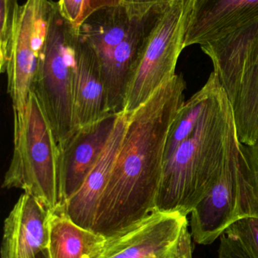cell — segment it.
I'll return each mask as SVG.
<instances>
[{"label": "cell", "mask_w": 258, "mask_h": 258, "mask_svg": "<svg viewBox=\"0 0 258 258\" xmlns=\"http://www.w3.org/2000/svg\"><path fill=\"white\" fill-rule=\"evenodd\" d=\"M186 89L183 76L175 75L129 114L92 231L107 239L156 212L167 138Z\"/></svg>", "instance_id": "6da1fadb"}, {"label": "cell", "mask_w": 258, "mask_h": 258, "mask_svg": "<svg viewBox=\"0 0 258 258\" xmlns=\"http://www.w3.org/2000/svg\"><path fill=\"white\" fill-rule=\"evenodd\" d=\"M234 124L219 82L195 131L164 163L156 212L191 214L221 175Z\"/></svg>", "instance_id": "7a4b0ae2"}, {"label": "cell", "mask_w": 258, "mask_h": 258, "mask_svg": "<svg viewBox=\"0 0 258 258\" xmlns=\"http://www.w3.org/2000/svg\"><path fill=\"white\" fill-rule=\"evenodd\" d=\"M3 188H19L48 212L63 209L62 150L36 94L29 96L24 117L14 122V150Z\"/></svg>", "instance_id": "3957f363"}, {"label": "cell", "mask_w": 258, "mask_h": 258, "mask_svg": "<svg viewBox=\"0 0 258 258\" xmlns=\"http://www.w3.org/2000/svg\"><path fill=\"white\" fill-rule=\"evenodd\" d=\"M201 48L230 101L238 139L254 144L258 138V17Z\"/></svg>", "instance_id": "277c9868"}, {"label": "cell", "mask_w": 258, "mask_h": 258, "mask_svg": "<svg viewBox=\"0 0 258 258\" xmlns=\"http://www.w3.org/2000/svg\"><path fill=\"white\" fill-rule=\"evenodd\" d=\"M78 30L59 12L53 2L48 34L33 82L61 150L75 131L74 114V71Z\"/></svg>", "instance_id": "5b68a950"}, {"label": "cell", "mask_w": 258, "mask_h": 258, "mask_svg": "<svg viewBox=\"0 0 258 258\" xmlns=\"http://www.w3.org/2000/svg\"><path fill=\"white\" fill-rule=\"evenodd\" d=\"M192 5V0H174L161 9L135 64L124 112L134 111L175 77Z\"/></svg>", "instance_id": "8992f818"}, {"label": "cell", "mask_w": 258, "mask_h": 258, "mask_svg": "<svg viewBox=\"0 0 258 258\" xmlns=\"http://www.w3.org/2000/svg\"><path fill=\"white\" fill-rule=\"evenodd\" d=\"M187 217L154 212L121 233L107 238L96 258H192Z\"/></svg>", "instance_id": "52a82bcc"}, {"label": "cell", "mask_w": 258, "mask_h": 258, "mask_svg": "<svg viewBox=\"0 0 258 258\" xmlns=\"http://www.w3.org/2000/svg\"><path fill=\"white\" fill-rule=\"evenodd\" d=\"M240 149L235 124L219 178L191 212V236L199 245H211L235 221L240 177Z\"/></svg>", "instance_id": "ba28073f"}, {"label": "cell", "mask_w": 258, "mask_h": 258, "mask_svg": "<svg viewBox=\"0 0 258 258\" xmlns=\"http://www.w3.org/2000/svg\"><path fill=\"white\" fill-rule=\"evenodd\" d=\"M48 240L49 212L24 192L5 220L1 258H33Z\"/></svg>", "instance_id": "9c48e42d"}, {"label": "cell", "mask_w": 258, "mask_h": 258, "mask_svg": "<svg viewBox=\"0 0 258 258\" xmlns=\"http://www.w3.org/2000/svg\"><path fill=\"white\" fill-rule=\"evenodd\" d=\"M258 17V0H192L184 48L225 36Z\"/></svg>", "instance_id": "30bf717a"}, {"label": "cell", "mask_w": 258, "mask_h": 258, "mask_svg": "<svg viewBox=\"0 0 258 258\" xmlns=\"http://www.w3.org/2000/svg\"><path fill=\"white\" fill-rule=\"evenodd\" d=\"M129 114L121 112L104 150L86 174L78 189L64 206L65 215L82 228L92 230L101 194L118 156L128 122Z\"/></svg>", "instance_id": "8fae6325"}, {"label": "cell", "mask_w": 258, "mask_h": 258, "mask_svg": "<svg viewBox=\"0 0 258 258\" xmlns=\"http://www.w3.org/2000/svg\"><path fill=\"white\" fill-rule=\"evenodd\" d=\"M164 6H156L144 16L136 18L124 40L100 63L111 113L124 111L126 93L136 60Z\"/></svg>", "instance_id": "7c38bea8"}, {"label": "cell", "mask_w": 258, "mask_h": 258, "mask_svg": "<svg viewBox=\"0 0 258 258\" xmlns=\"http://www.w3.org/2000/svg\"><path fill=\"white\" fill-rule=\"evenodd\" d=\"M119 114L109 113L94 123L76 128L62 149V182L65 204L81 186L86 174L99 157Z\"/></svg>", "instance_id": "4fadbf2b"}, {"label": "cell", "mask_w": 258, "mask_h": 258, "mask_svg": "<svg viewBox=\"0 0 258 258\" xmlns=\"http://www.w3.org/2000/svg\"><path fill=\"white\" fill-rule=\"evenodd\" d=\"M39 57L33 45V7L32 0L21 6L16 35L5 73L7 74L8 93L12 100L14 122L24 117Z\"/></svg>", "instance_id": "5bb4252c"}, {"label": "cell", "mask_w": 258, "mask_h": 258, "mask_svg": "<svg viewBox=\"0 0 258 258\" xmlns=\"http://www.w3.org/2000/svg\"><path fill=\"white\" fill-rule=\"evenodd\" d=\"M73 93L75 130L111 113L99 58L80 36L76 49Z\"/></svg>", "instance_id": "9a60e30c"}, {"label": "cell", "mask_w": 258, "mask_h": 258, "mask_svg": "<svg viewBox=\"0 0 258 258\" xmlns=\"http://www.w3.org/2000/svg\"><path fill=\"white\" fill-rule=\"evenodd\" d=\"M136 18L130 16L125 3L101 8L82 23L79 36L95 51L101 63L124 40Z\"/></svg>", "instance_id": "2e32d148"}, {"label": "cell", "mask_w": 258, "mask_h": 258, "mask_svg": "<svg viewBox=\"0 0 258 258\" xmlns=\"http://www.w3.org/2000/svg\"><path fill=\"white\" fill-rule=\"evenodd\" d=\"M106 241L105 236L74 224L62 209L49 212L50 257L96 258Z\"/></svg>", "instance_id": "e0dca14e"}, {"label": "cell", "mask_w": 258, "mask_h": 258, "mask_svg": "<svg viewBox=\"0 0 258 258\" xmlns=\"http://www.w3.org/2000/svg\"><path fill=\"white\" fill-rule=\"evenodd\" d=\"M218 83V77L212 72L204 86L183 103L168 132L165 146V162L195 131Z\"/></svg>", "instance_id": "ac0fdd59"}, {"label": "cell", "mask_w": 258, "mask_h": 258, "mask_svg": "<svg viewBox=\"0 0 258 258\" xmlns=\"http://www.w3.org/2000/svg\"><path fill=\"white\" fill-rule=\"evenodd\" d=\"M240 177L236 218H258V138L247 145L239 141Z\"/></svg>", "instance_id": "d6986e66"}, {"label": "cell", "mask_w": 258, "mask_h": 258, "mask_svg": "<svg viewBox=\"0 0 258 258\" xmlns=\"http://www.w3.org/2000/svg\"><path fill=\"white\" fill-rule=\"evenodd\" d=\"M18 0H0V71L4 74L19 21Z\"/></svg>", "instance_id": "ffe728a7"}, {"label": "cell", "mask_w": 258, "mask_h": 258, "mask_svg": "<svg viewBox=\"0 0 258 258\" xmlns=\"http://www.w3.org/2000/svg\"><path fill=\"white\" fill-rule=\"evenodd\" d=\"M224 233L236 238L253 257L258 258V218H239Z\"/></svg>", "instance_id": "44dd1931"}, {"label": "cell", "mask_w": 258, "mask_h": 258, "mask_svg": "<svg viewBox=\"0 0 258 258\" xmlns=\"http://www.w3.org/2000/svg\"><path fill=\"white\" fill-rule=\"evenodd\" d=\"M61 15L78 30L85 20L87 0H59Z\"/></svg>", "instance_id": "7402d4cb"}, {"label": "cell", "mask_w": 258, "mask_h": 258, "mask_svg": "<svg viewBox=\"0 0 258 258\" xmlns=\"http://www.w3.org/2000/svg\"><path fill=\"white\" fill-rule=\"evenodd\" d=\"M220 240L218 258H254L233 236L224 233Z\"/></svg>", "instance_id": "603a6c76"}, {"label": "cell", "mask_w": 258, "mask_h": 258, "mask_svg": "<svg viewBox=\"0 0 258 258\" xmlns=\"http://www.w3.org/2000/svg\"><path fill=\"white\" fill-rule=\"evenodd\" d=\"M174 0H125L124 3L133 18H141L156 6L168 4Z\"/></svg>", "instance_id": "cb8c5ba5"}, {"label": "cell", "mask_w": 258, "mask_h": 258, "mask_svg": "<svg viewBox=\"0 0 258 258\" xmlns=\"http://www.w3.org/2000/svg\"><path fill=\"white\" fill-rule=\"evenodd\" d=\"M125 0H87L85 20L95 11L107 6H117L124 3ZM84 20V21H85Z\"/></svg>", "instance_id": "d4e9b609"}, {"label": "cell", "mask_w": 258, "mask_h": 258, "mask_svg": "<svg viewBox=\"0 0 258 258\" xmlns=\"http://www.w3.org/2000/svg\"><path fill=\"white\" fill-rule=\"evenodd\" d=\"M33 258H51L50 257L49 251H48V248L39 251Z\"/></svg>", "instance_id": "484cf974"}]
</instances>
